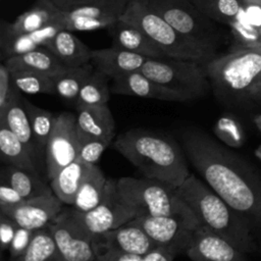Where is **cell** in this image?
I'll return each instance as SVG.
<instances>
[{"label":"cell","mask_w":261,"mask_h":261,"mask_svg":"<svg viewBox=\"0 0 261 261\" xmlns=\"http://www.w3.org/2000/svg\"><path fill=\"white\" fill-rule=\"evenodd\" d=\"M70 210L92 238L119 227L140 215L139 210L121 196L117 188V179L114 178L107 179L103 198L95 208L87 212L74 208Z\"/></svg>","instance_id":"9"},{"label":"cell","mask_w":261,"mask_h":261,"mask_svg":"<svg viewBox=\"0 0 261 261\" xmlns=\"http://www.w3.org/2000/svg\"><path fill=\"white\" fill-rule=\"evenodd\" d=\"M47 226L64 261L97 260L93 249V238L74 218L70 209H62Z\"/></svg>","instance_id":"12"},{"label":"cell","mask_w":261,"mask_h":261,"mask_svg":"<svg viewBox=\"0 0 261 261\" xmlns=\"http://www.w3.org/2000/svg\"><path fill=\"white\" fill-rule=\"evenodd\" d=\"M211 90L228 106H248L251 87L261 80V46L231 48L205 64Z\"/></svg>","instance_id":"4"},{"label":"cell","mask_w":261,"mask_h":261,"mask_svg":"<svg viewBox=\"0 0 261 261\" xmlns=\"http://www.w3.org/2000/svg\"><path fill=\"white\" fill-rule=\"evenodd\" d=\"M253 103L261 105V80L254 84L248 93V105Z\"/></svg>","instance_id":"46"},{"label":"cell","mask_w":261,"mask_h":261,"mask_svg":"<svg viewBox=\"0 0 261 261\" xmlns=\"http://www.w3.org/2000/svg\"><path fill=\"white\" fill-rule=\"evenodd\" d=\"M112 141V138H87L80 140V149L76 159L88 164H97L101 155Z\"/></svg>","instance_id":"36"},{"label":"cell","mask_w":261,"mask_h":261,"mask_svg":"<svg viewBox=\"0 0 261 261\" xmlns=\"http://www.w3.org/2000/svg\"><path fill=\"white\" fill-rule=\"evenodd\" d=\"M254 154H255V156L261 161V144L255 149V151H254Z\"/></svg>","instance_id":"48"},{"label":"cell","mask_w":261,"mask_h":261,"mask_svg":"<svg viewBox=\"0 0 261 261\" xmlns=\"http://www.w3.org/2000/svg\"><path fill=\"white\" fill-rule=\"evenodd\" d=\"M0 179L16 189L24 200L53 193L51 187L46 185L35 171L13 165L6 164V166L2 168Z\"/></svg>","instance_id":"24"},{"label":"cell","mask_w":261,"mask_h":261,"mask_svg":"<svg viewBox=\"0 0 261 261\" xmlns=\"http://www.w3.org/2000/svg\"><path fill=\"white\" fill-rule=\"evenodd\" d=\"M9 70L33 69L53 75L65 65L46 47L41 46L20 55L8 57L3 61Z\"/></svg>","instance_id":"23"},{"label":"cell","mask_w":261,"mask_h":261,"mask_svg":"<svg viewBox=\"0 0 261 261\" xmlns=\"http://www.w3.org/2000/svg\"><path fill=\"white\" fill-rule=\"evenodd\" d=\"M117 20L110 18H97L90 16H74L64 11V22L66 30L71 32H90L100 29H108Z\"/></svg>","instance_id":"37"},{"label":"cell","mask_w":261,"mask_h":261,"mask_svg":"<svg viewBox=\"0 0 261 261\" xmlns=\"http://www.w3.org/2000/svg\"><path fill=\"white\" fill-rule=\"evenodd\" d=\"M94 66L90 62L79 67H64L57 73L53 74L56 95L67 102L75 104L79 93L94 71Z\"/></svg>","instance_id":"27"},{"label":"cell","mask_w":261,"mask_h":261,"mask_svg":"<svg viewBox=\"0 0 261 261\" xmlns=\"http://www.w3.org/2000/svg\"><path fill=\"white\" fill-rule=\"evenodd\" d=\"M100 261H143V256L119 250H105L96 255Z\"/></svg>","instance_id":"42"},{"label":"cell","mask_w":261,"mask_h":261,"mask_svg":"<svg viewBox=\"0 0 261 261\" xmlns=\"http://www.w3.org/2000/svg\"><path fill=\"white\" fill-rule=\"evenodd\" d=\"M112 46L124 49L148 58L167 56L141 29L118 19L109 28Z\"/></svg>","instance_id":"18"},{"label":"cell","mask_w":261,"mask_h":261,"mask_svg":"<svg viewBox=\"0 0 261 261\" xmlns=\"http://www.w3.org/2000/svg\"><path fill=\"white\" fill-rule=\"evenodd\" d=\"M244 9L239 17L228 27L233 39L232 48H253L261 46V34L258 28L248 20L246 14L243 17Z\"/></svg>","instance_id":"35"},{"label":"cell","mask_w":261,"mask_h":261,"mask_svg":"<svg viewBox=\"0 0 261 261\" xmlns=\"http://www.w3.org/2000/svg\"><path fill=\"white\" fill-rule=\"evenodd\" d=\"M145 230L156 245L171 246L185 253L193 231L201 223L198 216L138 215L129 221Z\"/></svg>","instance_id":"10"},{"label":"cell","mask_w":261,"mask_h":261,"mask_svg":"<svg viewBox=\"0 0 261 261\" xmlns=\"http://www.w3.org/2000/svg\"><path fill=\"white\" fill-rule=\"evenodd\" d=\"M110 80L111 79L107 74L94 69L82 87L75 101V106L107 104L111 92V87L109 86Z\"/></svg>","instance_id":"30"},{"label":"cell","mask_w":261,"mask_h":261,"mask_svg":"<svg viewBox=\"0 0 261 261\" xmlns=\"http://www.w3.org/2000/svg\"><path fill=\"white\" fill-rule=\"evenodd\" d=\"M62 202L54 193L23 200L8 206L0 205V211L10 216L16 223L31 230L46 227L63 209Z\"/></svg>","instance_id":"14"},{"label":"cell","mask_w":261,"mask_h":261,"mask_svg":"<svg viewBox=\"0 0 261 261\" xmlns=\"http://www.w3.org/2000/svg\"><path fill=\"white\" fill-rule=\"evenodd\" d=\"M63 15L64 11L51 0H37L32 8L22 12L13 22L6 21V23L14 34H28L62 18Z\"/></svg>","instance_id":"21"},{"label":"cell","mask_w":261,"mask_h":261,"mask_svg":"<svg viewBox=\"0 0 261 261\" xmlns=\"http://www.w3.org/2000/svg\"><path fill=\"white\" fill-rule=\"evenodd\" d=\"M181 252L171 246L156 245L143 255V261H172Z\"/></svg>","instance_id":"41"},{"label":"cell","mask_w":261,"mask_h":261,"mask_svg":"<svg viewBox=\"0 0 261 261\" xmlns=\"http://www.w3.org/2000/svg\"><path fill=\"white\" fill-rule=\"evenodd\" d=\"M20 93L11 79L9 68L2 61L0 64V115L5 112Z\"/></svg>","instance_id":"38"},{"label":"cell","mask_w":261,"mask_h":261,"mask_svg":"<svg viewBox=\"0 0 261 261\" xmlns=\"http://www.w3.org/2000/svg\"><path fill=\"white\" fill-rule=\"evenodd\" d=\"M59 9L62 11H70L73 10L90 0H51Z\"/></svg>","instance_id":"45"},{"label":"cell","mask_w":261,"mask_h":261,"mask_svg":"<svg viewBox=\"0 0 261 261\" xmlns=\"http://www.w3.org/2000/svg\"><path fill=\"white\" fill-rule=\"evenodd\" d=\"M93 164L75 159L61 168L51 179L50 187L58 199L66 205H72L79 188Z\"/></svg>","instance_id":"22"},{"label":"cell","mask_w":261,"mask_h":261,"mask_svg":"<svg viewBox=\"0 0 261 261\" xmlns=\"http://www.w3.org/2000/svg\"><path fill=\"white\" fill-rule=\"evenodd\" d=\"M244 12L254 27L261 28V0H242Z\"/></svg>","instance_id":"43"},{"label":"cell","mask_w":261,"mask_h":261,"mask_svg":"<svg viewBox=\"0 0 261 261\" xmlns=\"http://www.w3.org/2000/svg\"><path fill=\"white\" fill-rule=\"evenodd\" d=\"M120 19L141 29L169 57L206 64L217 56V50L177 32L149 5L148 0H128Z\"/></svg>","instance_id":"5"},{"label":"cell","mask_w":261,"mask_h":261,"mask_svg":"<svg viewBox=\"0 0 261 261\" xmlns=\"http://www.w3.org/2000/svg\"><path fill=\"white\" fill-rule=\"evenodd\" d=\"M76 130L80 140L87 138H112L115 120L107 104L76 107Z\"/></svg>","instance_id":"19"},{"label":"cell","mask_w":261,"mask_h":261,"mask_svg":"<svg viewBox=\"0 0 261 261\" xmlns=\"http://www.w3.org/2000/svg\"><path fill=\"white\" fill-rule=\"evenodd\" d=\"M148 57L114 46L92 50L91 63L94 68L107 74L111 81L140 70Z\"/></svg>","instance_id":"17"},{"label":"cell","mask_w":261,"mask_h":261,"mask_svg":"<svg viewBox=\"0 0 261 261\" xmlns=\"http://www.w3.org/2000/svg\"><path fill=\"white\" fill-rule=\"evenodd\" d=\"M215 22L229 25L243 11L242 0H190Z\"/></svg>","instance_id":"32"},{"label":"cell","mask_w":261,"mask_h":261,"mask_svg":"<svg viewBox=\"0 0 261 261\" xmlns=\"http://www.w3.org/2000/svg\"><path fill=\"white\" fill-rule=\"evenodd\" d=\"M107 179L97 164H93L84 177L75 195L72 208L87 212L95 208L102 200Z\"/></svg>","instance_id":"25"},{"label":"cell","mask_w":261,"mask_h":261,"mask_svg":"<svg viewBox=\"0 0 261 261\" xmlns=\"http://www.w3.org/2000/svg\"><path fill=\"white\" fill-rule=\"evenodd\" d=\"M185 254L194 261H246L247 254L226 239L200 224L195 228Z\"/></svg>","instance_id":"13"},{"label":"cell","mask_w":261,"mask_h":261,"mask_svg":"<svg viewBox=\"0 0 261 261\" xmlns=\"http://www.w3.org/2000/svg\"><path fill=\"white\" fill-rule=\"evenodd\" d=\"M17 261H64L49 227L34 230L25 252Z\"/></svg>","instance_id":"29"},{"label":"cell","mask_w":261,"mask_h":261,"mask_svg":"<svg viewBox=\"0 0 261 261\" xmlns=\"http://www.w3.org/2000/svg\"><path fill=\"white\" fill-rule=\"evenodd\" d=\"M179 140L204 181L249 223L254 233L261 234V173L198 127L180 129Z\"/></svg>","instance_id":"1"},{"label":"cell","mask_w":261,"mask_h":261,"mask_svg":"<svg viewBox=\"0 0 261 261\" xmlns=\"http://www.w3.org/2000/svg\"><path fill=\"white\" fill-rule=\"evenodd\" d=\"M117 188L121 196L139 210L140 215L197 216L176 189L160 180L126 176L117 179Z\"/></svg>","instance_id":"6"},{"label":"cell","mask_w":261,"mask_h":261,"mask_svg":"<svg viewBox=\"0 0 261 261\" xmlns=\"http://www.w3.org/2000/svg\"><path fill=\"white\" fill-rule=\"evenodd\" d=\"M177 194L197 214L201 223L211 228L246 254L258 252L255 233L237 213L204 180L190 175L176 188Z\"/></svg>","instance_id":"3"},{"label":"cell","mask_w":261,"mask_h":261,"mask_svg":"<svg viewBox=\"0 0 261 261\" xmlns=\"http://www.w3.org/2000/svg\"><path fill=\"white\" fill-rule=\"evenodd\" d=\"M259 31H260V34H261V28H260V29H259Z\"/></svg>","instance_id":"49"},{"label":"cell","mask_w":261,"mask_h":261,"mask_svg":"<svg viewBox=\"0 0 261 261\" xmlns=\"http://www.w3.org/2000/svg\"><path fill=\"white\" fill-rule=\"evenodd\" d=\"M0 125L9 128L16 137H18L31 153L35 156L36 142L33 135L31 121L23 104V97L21 94L11 103V105L0 115Z\"/></svg>","instance_id":"26"},{"label":"cell","mask_w":261,"mask_h":261,"mask_svg":"<svg viewBox=\"0 0 261 261\" xmlns=\"http://www.w3.org/2000/svg\"><path fill=\"white\" fill-rule=\"evenodd\" d=\"M111 92L117 95L151 98L170 102L188 101L181 94L156 83L145 75L141 70L112 80Z\"/></svg>","instance_id":"16"},{"label":"cell","mask_w":261,"mask_h":261,"mask_svg":"<svg viewBox=\"0 0 261 261\" xmlns=\"http://www.w3.org/2000/svg\"><path fill=\"white\" fill-rule=\"evenodd\" d=\"M0 150L1 158L7 165L35 171L34 155L24 143L4 125H0Z\"/></svg>","instance_id":"28"},{"label":"cell","mask_w":261,"mask_h":261,"mask_svg":"<svg viewBox=\"0 0 261 261\" xmlns=\"http://www.w3.org/2000/svg\"><path fill=\"white\" fill-rule=\"evenodd\" d=\"M113 148L146 177L174 189L191 173L181 145L151 129H128L115 139Z\"/></svg>","instance_id":"2"},{"label":"cell","mask_w":261,"mask_h":261,"mask_svg":"<svg viewBox=\"0 0 261 261\" xmlns=\"http://www.w3.org/2000/svg\"><path fill=\"white\" fill-rule=\"evenodd\" d=\"M254 123L257 126V128L259 129V132L261 133V113L254 117Z\"/></svg>","instance_id":"47"},{"label":"cell","mask_w":261,"mask_h":261,"mask_svg":"<svg viewBox=\"0 0 261 261\" xmlns=\"http://www.w3.org/2000/svg\"><path fill=\"white\" fill-rule=\"evenodd\" d=\"M10 73L15 87L21 93L56 94L53 77L48 73L33 69H14Z\"/></svg>","instance_id":"31"},{"label":"cell","mask_w":261,"mask_h":261,"mask_svg":"<svg viewBox=\"0 0 261 261\" xmlns=\"http://www.w3.org/2000/svg\"><path fill=\"white\" fill-rule=\"evenodd\" d=\"M23 104L27 109L35 142L38 148L46 147L49 137L55 124V117L52 112L40 108L23 98Z\"/></svg>","instance_id":"33"},{"label":"cell","mask_w":261,"mask_h":261,"mask_svg":"<svg viewBox=\"0 0 261 261\" xmlns=\"http://www.w3.org/2000/svg\"><path fill=\"white\" fill-rule=\"evenodd\" d=\"M92 242L95 255L105 250H119L143 256L156 246L143 228L130 222L95 236Z\"/></svg>","instance_id":"15"},{"label":"cell","mask_w":261,"mask_h":261,"mask_svg":"<svg viewBox=\"0 0 261 261\" xmlns=\"http://www.w3.org/2000/svg\"><path fill=\"white\" fill-rule=\"evenodd\" d=\"M66 67H79L91 62L92 49L82 42L73 32L60 31L46 46Z\"/></svg>","instance_id":"20"},{"label":"cell","mask_w":261,"mask_h":261,"mask_svg":"<svg viewBox=\"0 0 261 261\" xmlns=\"http://www.w3.org/2000/svg\"><path fill=\"white\" fill-rule=\"evenodd\" d=\"M45 149L47 176L51 179L61 168L77 158L80 139L76 115L61 112L55 117V124Z\"/></svg>","instance_id":"11"},{"label":"cell","mask_w":261,"mask_h":261,"mask_svg":"<svg viewBox=\"0 0 261 261\" xmlns=\"http://www.w3.org/2000/svg\"><path fill=\"white\" fill-rule=\"evenodd\" d=\"M140 70L156 83L181 94L188 101L201 98L211 90L206 66L197 61L169 56L148 58Z\"/></svg>","instance_id":"7"},{"label":"cell","mask_w":261,"mask_h":261,"mask_svg":"<svg viewBox=\"0 0 261 261\" xmlns=\"http://www.w3.org/2000/svg\"><path fill=\"white\" fill-rule=\"evenodd\" d=\"M24 199L19 194V192L14 189L9 184L1 181L0 184V205H16L23 201Z\"/></svg>","instance_id":"44"},{"label":"cell","mask_w":261,"mask_h":261,"mask_svg":"<svg viewBox=\"0 0 261 261\" xmlns=\"http://www.w3.org/2000/svg\"><path fill=\"white\" fill-rule=\"evenodd\" d=\"M213 133L219 141L230 148H241L246 141L242 123L234 115L229 113L221 115L216 120Z\"/></svg>","instance_id":"34"},{"label":"cell","mask_w":261,"mask_h":261,"mask_svg":"<svg viewBox=\"0 0 261 261\" xmlns=\"http://www.w3.org/2000/svg\"><path fill=\"white\" fill-rule=\"evenodd\" d=\"M149 5L184 36L218 49L221 33L216 22L202 13L190 0H148Z\"/></svg>","instance_id":"8"},{"label":"cell","mask_w":261,"mask_h":261,"mask_svg":"<svg viewBox=\"0 0 261 261\" xmlns=\"http://www.w3.org/2000/svg\"><path fill=\"white\" fill-rule=\"evenodd\" d=\"M19 225L14 219L0 211V245L1 251L8 250Z\"/></svg>","instance_id":"40"},{"label":"cell","mask_w":261,"mask_h":261,"mask_svg":"<svg viewBox=\"0 0 261 261\" xmlns=\"http://www.w3.org/2000/svg\"><path fill=\"white\" fill-rule=\"evenodd\" d=\"M33 234H34V230H31V229H28V228L21 227V226L18 227V229L10 244V247L8 249L11 259L16 260V261L18 260V258L28 249L30 242L33 238Z\"/></svg>","instance_id":"39"}]
</instances>
